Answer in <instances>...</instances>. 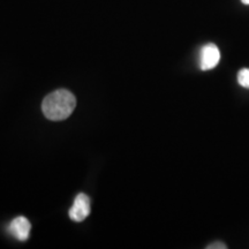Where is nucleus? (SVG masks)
Returning <instances> with one entry per match:
<instances>
[{"label":"nucleus","mask_w":249,"mask_h":249,"mask_svg":"<svg viewBox=\"0 0 249 249\" xmlns=\"http://www.w3.org/2000/svg\"><path fill=\"white\" fill-rule=\"evenodd\" d=\"M31 230V224L26 217H18L12 220L9 225V232L14 235L18 240L26 241L29 238Z\"/></svg>","instance_id":"nucleus-4"},{"label":"nucleus","mask_w":249,"mask_h":249,"mask_svg":"<svg viewBox=\"0 0 249 249\" xmlns=\"http://www.w3.org/2000/svg\"><path fill=\"white\" fill-rule=\"evenodd\" d=\"M225 249L226 246L224 244H220V242H216V244H213L210 246H208V249Z\"/></svg>","instance_id":"nucleus-6"},{"label":"nucleus","mask_w":249,"mask_h":249,"mask_svg":"<svg viewBox=\"0 0 249 249\" xmlns=\"http://www.w3.org/2000/svg\"><path fill=\"white\" fill-rule=\"evenodd\" d=\"M241 2L245 5H249V0H241Z\"/></svg>","instance_id":"nucleus-7"},{"label":"nucleus","mask_w":249,"mask_h":249,"mask_svg":"<svg viewBox=\"0 0 249 249\" xmlns=\"http://www.w3.org/2000/svg\"><path fill=\"white\" fill-rule=\"evenodd\" d=\"M75 107V96L66 89H59L46 96L43 101L42 110L48 119L60 121L70 117Z\"/></svg>","instance_id":"nucleus-1"},{"label":"nucleus","mask_w":249,"mask_h":249,"mask_svg":"<svg viewBox=\"0 0 249 249\" xmlns=\"http://www.w3.org/2000/svg\"><path fill=\"white\" fill-rule=\"evenodd\" d=\"M220 51L216 44L209 43L201 49L200 67L202 71H210L219 64Z\"/></svg>","instance_id":"nucleus-2"},{"label":"nucleus","mask_w":249,"mask_h":249,"mask_svg":"<svg viewBox=\"0 0 249 249\" xmlns=\"http://www.w3.org/2000/svg\"><path fill=\"white\" fill-rule=\"evenodd\" d=\"M90 214V200L86 194H79L75 197L73 207L70 209V218L74 222H82Z\"/></svg>","instance_id":"nucleus-3"},{"label":"nucleus","mask_w":249,"mask_h":249,"mask_svg":"<svg viewBox=\"0 0 249 249\" xmlns=\"http://www.w3.org/2000/svg\"><path fill=\"white\" fill-rule=\"evenodd\" d=\"M238 83L244 88L249 89V68H242L238 73Z\"/></svg>","instance_id":"nucleus-5"}]
</instances>
